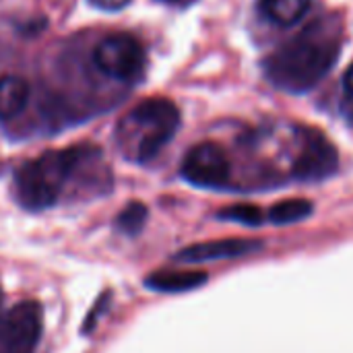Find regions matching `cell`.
<instances>
[{
  "mask_svg": "<svg viewBox=\"0 0 353 353\" xmlns=\"http://www.w3.org/2000/svg\"><path fill=\"white\" fill-rule=\"evenodd\" d=\"M339 54L337 25L316 21L267 58L265 74L283 91L304 93L327 77Z\"/></svg>",
  "mask_w": 353,
  "mask_h": 353,
  "instance_id": "6da1fadb",
  "label": "cell"
},
{
  "mask_svg": "<svg viewBox=\"0 0 353 353\" xmlns=\"http://www.w3.org/2000/svg\"><path fill=\"white\" fill-rule=\"evenodd\" d=\"M95 155L97 151L89 147H70L48 151L37 159L23 163L12 182L17 203L27 211L54 207L60 201L66 182Z\"/></svg>",
  "mask_w": 353,
  "mask_h": 353,
  "instance_id": "7a4b0ae2",
  "label": "cell"
},
{
  "mask_svg": "<svg viewBox=\"0 0 353 353\" xmlns=\"http://www.w3.org/2000/svg\"><path fill=\"white\" fill-rule=\"evenodd\" d=\"M180 110L165 97L145 99L120 124V145L126 157L145 163L153 159L176 134Z\"/></svg>",
  "mask_w": 353,
  "mask_h": 353,
  "instance_id": "3957f363",
  "label": "cell"
},
{
  "mask_svg": "<svg viewBox=\"0 0 353 353\" xmlns=\"http://www.w3.org/2000/svg\"><path fill=\"white\" fill-rule=\"evenodd\" d=\"M95 66L112 79L132 81L143 72L145 50L128 33H114L103 37L93 52Z\"/></svg>",
  "mask_w": 353,
  "mask_h": 353,
  "instance_id": "277c9868",
  "label": "cell"
},
{
  "mask_svg": "<svg viewBox=\"0 0 353 353\" xmlns=\"http://www.w3.org/2000/svg\"><path fill=\"white\" fill-rule=\"evenodd\" d=\"M43 331L37 302H23L0 314V353H33Z\"/></svg>",
  "mask_w": 353,
  "mask_h": 353,
  "instance_id": "5b68a950",
  "label": "cell"
},
{
  "mask_svg": "<svg viewBox=\"0 0 353 353\" xmlns=\"http://www.w3.org/2000/svg\"><path fill=\"white\" fill-rule=\"evenodd\" d=\"M186 182L199 188H223L230 182L232 165L225 151L215 143L194 145L180 168Z\"/></svg>",
  "mask_w": 353,
  "mask_h": 353,
  "instance_id": "8992f818",
  "label": "cell"
},
{
  "mask_svg": "<svg viewBox=\"0 0 353 353\" xmlns=\"http://www.w3.org/2000/svg\"><path fill=\"white\" fill-rule=\"evenodd\" d=\"M339 165V155L333 143L319 130H302V149L294 159L292 174L298 180L316 182L335 174Z\"/></svg>",
  "mask_w": 353,
  "mask_h": 353,
  "instance_id": "52a82bcc",
  "label": "cell"
},
{
  "mask_svg": "<svg viewBox=\"0 0 353 353\" xmlns=\"http://www.w3.org/2000/svg\"><path fill=\"white\" fill-rule=\"evenodd\" d=\"M263 248V242L250 240V238H221L211 242H199L182 248L176 252L174 261L199 265V263H213V261H230V259H242L259 252Z\"/></svg>",
  "mask_w": 353,
  "mask_h": 353,
  "instance_id": "ba28073f",
  "label": "cell"
},
{
  "mask_svg": "<svg viewBox=\"0 0 353 353\" xmlns=\"http://www.w3.org/2000/svg\"><path fill=\"white\" fill-rule=\"evenodd\" d=\"M209 281V275L205 271H155L145 279L147 290L159 292V294H182L192 292Z\"/></svg>",
  "mask_w": 353,
  "mask_h": 353,
  "instance_id": "9c48e42d",
  "label": "cell"
},
{
  "mask_svg": "<svg viewBox=\"0 0 353 353\" xmlns=\"http://www.w3.org/2000/svg\"><path fill=\"white\" fill-rule=\"evenodd\" d=\"M29 101V85L25 79L6 74L0 77V120L19 116Z\"/></svg>",
  "mask_w": 353,
  "mask_h": 353,
  "instance_id": "30bf717a",
  "label": "cell"
},
{
  "mask_svg": "<svg viewBox=\"0 0 353 353\" xmlns=\"http://www.w3.org/2000/svg\"><path fill=\"white\" fill-rule=\"evenodd\" d=\"M310 6V0H261V10L269 21L281 27L298 23Z\"/></svg>",
  "mask_w": 353,
  "mask_h": 353,
  "instance_id": "8fae6325",
  "label": "cell"
},
{
  "mask_svg": "<svg viewBox=\"0 0 353 353\" xmlns=\"http://www.w3.org/2000/svg\"><path fill=\"white\" fill-rule=\"evenodd\" d=\"M312 201L308 199H285L279 201L277 205L271 207L269 219L275 225H288V223H298L306 217L312 215Z\"/></svg>",
  "mask_w": 353,
  "mask_h": 353,
  "instance_id": "7c38bea8",
  "label": "cell"
},
{
  "mask_svg": "<svg viewBox=\"0 0 353 353\" xmlns=\"http://www.w3.org/2000/svg\"><path fill=\"white\" fill-rule=\"evenodd\" d=\"M147 217H149V209L143 203L134 201L120 211V215L116 217V228L126 236H137L145 228Z\"/></svg>",
  "mask_w": 353,
  "mask_h": 353,
  "instance_id": "4fadbf2b",
  "label": "cell"
},
{
  "mask_svg": "<svg viewBox=\"0 0 353 353\" xmlns=\"http://www.w3.org/2000/svg\"><path fill=\"white\" fill-rule=\"evenodd\" d=\"M219 217L228 219V221L244 223V225H261L265 221V213L256 205H248V203L232 205V207L219 211Z\"/></svg>",
  "mask_w": 353,
  "mask_h": 353,
  "instance_id": "5bb4252c",
  "label": "cell"
},
{
  "mask_svg": "<svg viewBox=\"0 0 353 353\" xmlns=\"http://www.w3.org/2000/svg\"><path fill=\"white\" fill-rule=\"evenodd\" d=\"M130 0H89V4H93L95 8H101V10H110V12H114V10H120V8H124L126 4H128Z\"/></svg>",
  "mask_w": 353,
  "mask_h": 353,
  "instance_id": "9a60e30c",
  "label": "cell"
},
{
  "mask_svg": "<svg viewBox=\"0 0 353 353\" xmlns=\"http://www.w3.org/2000/svg\"><path fill=\"white\" fill-rule=\"evenodd\" d=\"M345 89H347V93L353 97V64L350 66V70L345 72Z\"/></svg>",
  "mask_w": 353,
  "mask_h": 353,
  "instance_id": "2e32d148",
  "label": "cell"
},
{
  "mask_svg": "<svg viewBox=\"0 0 353 353\" xmlns=\"http://www.w3.org/2000/svg\"><path fill=\"white\" fill-rule=\"evenodd\" d=\"M170 2H178V4H184V2H192V0H170Z\"/></svg>",
  "mask_w": 353,
  "mask_h": 353,
  "instance_id": "e0dca14e",
  "label": "cell"
},
{
  "mask_svg": "<svg viewBox=\"0 0 353 353\" xmlns=\"http://www.w3.org/2000/svg\"><path fill=\"white\" fill-rule=\"evenodd\" d=\"M0 300H2V294H0Z\"/></svg>",
  "mask_w": 353,
  "mask_h": 353,
  "instance_id": "ac0fdd59",
  "label": "cell"
}]
</instances>
